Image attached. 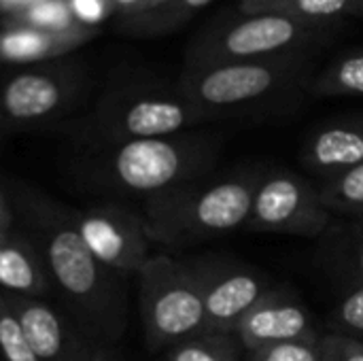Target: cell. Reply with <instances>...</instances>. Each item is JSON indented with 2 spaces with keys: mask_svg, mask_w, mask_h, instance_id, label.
Wrapping results in <instances>:
<instances>
[{
  "mask_svg": "<svg viewBox=\"0 0 363 361\" xmlns=\"http://www.w3.org/2000/svg\"><path fill=\"white\" fill-rule=\"evenodd\" d=\"M236 338L247 353L287 340L315 336L311 313L287 291L272 289L236 328Z\"/></svg>",
  "mask_w": 363,
  "mask_h": 361,
  "instance_id": "13",
  "label": "cell"
},
{
  "mask_svg": "<svg viewBox=\"0 0 363 361\" xmlns=\"http://www.w3.org/2000/svg\"><path fill=\"white\" fill-rule=\"evenodd\" d=\"M223 147L217 132H181L94 149L74 166V177L94 191L140 196L143 200L204 179Z\"/></svg>",
  "mask_w": 363,
  "mask_h": 361,
  "instance_id": "3",
  "label": "cell"
},
{
  "mask_svg": "<svg viewBox=\"0 0 363 361\" xmlns=\"http://www.w3.org/2000/svg\"><path fill=\"white\" fill-rule=\"evenodd\" d=\"M0 228H2V230H15V228H17L15 211H13V206H11L9 196L2 191V187H0Z\"/></svg>",
  "mask_w": 363,
  "mask_h": 361,
  "instance_id": "29",
  "label": "cell"
},
{
  "mask_svg": "<svg viewBox=\"0 0 363 361\" xmlns=\"http://www.w3.org/2000/svg\"><path fill=\"white\" fill-rule=\"evenodd\" d=\"M362 17H363V11H362Z\"/></svg>",
  "mask_w": 363,
  "mask_h": 361,
  "instance_id": "37",
  "label": "cell"
},
{
  "mask_svg": "<svg viewBox=\"0 0 363 361\" xmlns=\"http://www.w3.org/2000/svg\"><path fill=\"white\" fill-rule=\"evenodd\" d=\"M9 200L17 228L34 243L45 262L64 311L96 345L113 347L128 326L125 277L91 255L66 204L26 185L13 187Z\"/></svg>",
  "mask_w": 363,
  "mask_h": 361,
  "instance_id": "1",
  "label": "cell"
},
{
  "mask_svg": "<svg viewBox=\"0 0 363 361\" xmlns=\"http://www.w3.org/2000/svg\"><path fill=\"white\" fill-rule=\"evenodd\" d=\"M4 232H9V230H2V228H0V236H2V234H4Z\"/></svg>",
  "mask_w": 363,
  "mask_h": 361,
  "instance_id": "36",
  "label": "cell"
},
{
  "mask_svg": "<svg viewBox=\"0 0 363 361\" xmlns=\"http://www.w3.org/2000/svg\"><path fill=\"white\" fill-rule=\"evenodd\" d=\"M315 53L187 66L177 87L211 121L272 117L294 111L311 89ZM311 96V94H308Z\"/></svg>",
  "mask_w": 363,
  "mask_h": 361,
  "instance_id": "2",
  "label": "cell"
},
{
  "mask_svg": "<svg viewBox=\"0 0 363 361\" xmlns=\"http://www.w3.org/2000/svg\"><path fill=\"white\" fill-rule=\"evenodd\" d=\"M321 361H363V343L347 334L321 338Z\"/></svg>",
  "mask_w": 363,
  "mask_h": 361,
  "instance_id": "27",
  "label": "cell"
},
{
  "mask_svg": "<svg viewBox=\"0 0 363 361\" xmlns=\"http://www.w3.org/2000/svg\"><path fill=\"white\" fill-rule=\"evenodd\" d=\"M68 9L77 26L94 30H98L100 23H104L117 11L113 0H68Z\"/></svg>",
  "mask_w": 363,
  "mask_h": 361,
  "instance_id": "26",
  "label": "cell"
},
{
  "mask_svg": "<svg viewBox=\"0 0 363 361\" xmlns=\"http://www.w3.org/2000/svg\"><path fill=\"white\" fill-rule=\"evenodd\" d=\"M145 343L166 351L206 332L204 304L187 262L157 253L136 274Z\"/></svg>",
  "mask_w": 363,
  "mask_h": 361,
  "instance_id": "7",
  "label": "cell"
},
{
  "mask_svg": "<svg viewBox=\"0 0 363 361\" xmlns=\"http://www.w3.org/2000/svg\"><path fill=\"white\" fill-rule=\"evenodd\" d=\"M0 360L38 361L19 317L13 313L2 291H0Z\"/></svg>",
  "mask_w": 363,
  "mask_h": 361,
  "instance_id": "21",
  "label": "cell"
},
{
  "mask_svg": "<svg viewBox=\"0 0 363 361\" xmlns=\"http://www.w3.org/2000/svg\"><path fill=\"white\" fill-rule=\"evenodd\" d=\"M347 257H349L347 262H349V270L353 274L355 285H363V234L355 240V245L351 247Z\"/></svg>",
  "mask_w": 363,
  "mask_h": 361,
  "instance_id": "28",
  "label": "cell"
},
{
  "mask_svg": "<svg viewBox=\"0 0 363 361\" xmlns=\"http://www.w3.org/2000/svg\"><path fill=\"white\" fill-rule=\"evenodd\" d=\"M251 361H321V338L306 336L298 340L277 343L249 353Z\"/></svg>",
  "mask_w": 363,
  "mask_h": 361,
  "instance_id": "23",
  "label": "cell"
},
{
  "mask_svg": "<svg viewBox=\"0 0 363 361\" xmlns=\"http://www.w3.org/2000/svg\"><path fill=\"white\" fill-rule=\"evenodd\" d=\"M96 36L94 28L74 26L72 30L51 32L23 23H11L0 30V64H36L60 57L85 45Z\"/></svg>",
  "mask_w": 363,
  "mask_h": 361,
  "instance_id": "16",
  "label": "cell"
},
{
  "mask_svg": "<svg viewBox=\"0 0 363 361\" xmlns=\"http://www.w3.org/2000/svg\"><path fill=\"white\" fill-rule=\"evenodd\" d=\"M330 221L332 213L321 202L317 187L296 172L274 170L262 172L245 230L317 238Z\"/></svg>",
  "mask_w": 363,
  "mask_h": 361,
  "instance_id": "8",
  "label": "cell"
},
{
  "mask_svg": "<svg viewBox=\"0 0 363 361\" xmlns=\"http://www.w3.org/2000/svg\"><path fill=\"white\" fill-rule=\"evenodd\" d=\"M334 323L340 330V334L345 332H363V285H355L345 300L336 306L334 313Z\"/></svg>",
  "mask_w": 363,
  "mask_h": 361,
  "instance_id": "25",
  "label": "cell"
},
{
  "mask_svg": "<svg viewBox=\"0 0 363 361\" xmlns=\"http://www.w3.org/2000/svg\"><path fill=\"white\" fill-rule=\"evenodd\" d=\"M36 2H40V0H0V13H6V15L15 17V15H19L21 11L30 9Z\"/></svg>",
  "mask_w": 363,
  "mask_h": 361,
  "instance_id": "31",
  "label": "cell"
},
{
  "mask_svg": "<svg viewBox=\"0 0 363 361\" xmlns=\"http://www.w3.org/2000/svg\"><path fill=\"white\" fill-rule=\"evenodd\" d=\"M319 198L330 213L363 215V164L349 168L319 187Z\"/></svg>",
  "mask_w": 363,
  "mask_h": 361,
  "instance_id": "19",
  "label": "cell"
},
{
  "mask_svg": "<svg viewBox=\"0 0 363 361\" xmlns=\"http://www.w3.org/2000/svg\"><path fill=\"white\" fill-rule=\"evenodd\" d=\"M262 172L198 179L143 200V219L153 245L189 247L245 230Z\"/></svg>",
  "mask_w": 363,
  "mask_h": 361,
  "instance_id": "4",
  "label": "cell"
},
{
  "mask_svg": "<svg viewBox=\"0 0 363 361\" xmlns=\"http://www.w3.org/2000/svg\"><path fill=\"white\" fill-rule=\"evenodd\" d=\"M0 291L15 298H45L53 285L34 243L19 230L0 236Z\"/></svg>",
  "mask_w": 363,
  "mask_h": 361,
  "instance_id": "15",
  "label": "cell"
},
{
  "mask_svg": "<svg viewBox=\"0 0 363 361\" xmlns=\"http://www.w3.org/2000/svg\"><path fill=\"white\" fill-rule=\"evenodd\" d=\"M4 126V117H2V111H0V128Z\"/></svg>",
  "mask_w": 363,
  "mask_h": 361,
  "instance_id": "35",
  "label": "cell"
},
{
  "mask_svg": "<svg viewBox=\"0 0 363 361\" xmlns=\"http://www.w3.org/2000/svg\"><path fill=\"white\" fill-rule=\"evenodd\" d=\"M4 298L19 317L38 361H89L96 343L66 311L55 309L45 298Z\"/></svg>",
  "mask_w": 363,
  "mask_h": 361,
  "instance_id": "12",
  "label": "cell"
},
{
  "mask_svg": "<svg viewBox=\"0 0 363 361\" xmlns=\"http://www.w3.org/2000/svg\"><path fill=\"white\" fill-rule=\"evenodd\" d=\"M89 361H121L117 357V353L113 351V347L108 345H96L94 351H91V357Z\"/></svg>",
  "mask_w": 363,
  "mask_h": 361,
  "instance_id": "32",
  "label": "cell"
},
{
  "mask_svg": "<svg viewBox=\"0 0 363 361\" xmlns=\"http://www.w3.org/2000/svg\"><path fill=\"white\" fill-rule=\"evenodd\" d=\"M198 283L206 332L234 334L238 323L272 291L270 279L249 266L223 260L187 262Z\"/></svg>",
  "mask_w": 363,
  "mask_h": 361,
  "instance_id": "10",
  "label": "cell"
},
{
  "mask_svg": "<svg viewBox=\"0 0 363 361\" xmlns=\"http://www.w3.org/2000/svg\"><path fill=\"white\" fill-rule=\"evenodd\" d=\"M13 21L51 32H64L77 26L68 9V0H40L30 9L21 11L19 15H15Z\"/></svg>",
  "mask_w": 363,
  "mask_h": 361,
  "instance_id": "22",
  "label": "cell"
},
{
  "mask_svg": "<svg viewBox=\"0 0 363 361\" xmlns=\"http://www.w3.org/2000/svg\"><path fill=\"white\" fill-rule=\"evenodd\" d=\"M336 23L298 19L277 11L242 13L208 26L187 51V66L249 62L313 51Z\"/></svg>",
  "mask_w": 363,
  "mask_h": 361,
  "instance_id": "6",
  "label": "cell"
},
{
  "mask_svg": "<svg viewBox=\"0 0 363 361\" xmlns=\"http://www.w3.org/2000/svg\"><path fill=\"white\" fill-rule=\"evenodd\" d=\"M308 94L319 98L363 96V47L349 49L334 57L313 77Z\"/></svg>",
  "mask_w": 363,
  "mask_h": 361,
  "instance_id": "17",
  "label": "cell"
},
{
  "mask_svg": "<svg viewBox=\"0 0 363 361\" xmlns=\"http://www.w3.org/2000/svg\"><path fill=\"white\" fill-rule=\"evenodd\" d=\"M306 21L338 23L340 17L362 15L363 0H285L283 4L270 9Z\"/></svg>",
  "mask_w": 363,
  "mask_h": 361,
  "instance_id": "20",
  "label": "cell"
},
{
  "mask_svg": "<svg viewBox=\"0 0 363 361\" xmlns=\"http://www.w3.org/2000/svg\"><path fill=\"white\" fill-rule=\"evenodd\" d=\"M285 0H238V11L242 13H262V11H270L279 4H283Z\"/></svg>",
  "mask_w": 363,
  "mask_h": 361,
  "instance_id": "30",
  "label": "cell"
},
{
  "mask_svg": "<svg viewBox=\"0 0 363 361\" xmlns=\"http://www.w3.org/2000/svg\"><path fill=\"white\" fill-rule=\"evenodd\" d=\"M113 2H115V6H117V9H123V11L132 13V11L138 6V2H140V0H113Z\"/></svg>",
  "mask_w": 363,
  "mask_h": 361,
  "instance_id": "33",
  "label": "cell"
},
{
  "mask_svg": "<svg viewBox=\"0 0 363 361\" xmlns=\"http://www.w3.org/2000/svg\"><path fill=\"white\" fill-rule=\"evenodd\" d=\"M211 117L189 102L179 87H125L108 94L77 128V138L91 149L189 132Z\"/></svg>",
  "mask_w": 363,
  "mask_h": 361,
  "instance_id": "5",
  "label": "cell"
},
{
  "mask_svg": "<svg viewBox=\"0 0 363 361\" xmlns=\"http://www.w3.org/2000/svg\"><path fill=\"white\" fill-rule=\"evenodd\" d=\"M242 351L236 334L204 332L166 349L162 361H240Z\"/></svg>",
  "mask_w": 363,
  "mask_h": 361,
  "instance_id": "18",
  "label": "cell"
},
{
  "mask_svg": "<svg viewBox=\"0 0 363 361\" xmlns=\"http://www.w3.org/2000/svg\"><path fill=\"white\" fill-rule=\"evenodd\" d=\"M70 215L91 255L121 277L138 274L153 255L143 215L123 204H91L70 209Z\"/></svg>",
  "mask_w": 363,
  "mask_h": 361,
  "instance_id": "9",
  "label": "cell"
},
{
  "mask_svg": "<svg viewBox=\"0 0 363 361\" xmlns=\"http://www.w3.org/2000/svg\"><path fill=\"white\" fill-rule=\"evenodd\" d=\"M81 79L70 70H26L13 74L0 87L4 126L34 128L49 123L74 104Z\"/></svg>",
  "mask_w": 363,
  "mask_h": 361,
  "instance_id": "11",
  "label": "cell"
},
{
  "mask_svg": "<svg viewBox=\"0 0 363 361\" xmlns=\"http://www.w3.org/2000/svg\"><path fill=\"white\" fill-rule=\"evenodd\" d=\"M215 0H168L162 6L140 13L136 15L140 19V23L145 28H153V30H172L177 26H181L183 21H187L191 15H196L198 11H202L204 6H208Z\"/></svg>",
  "mask_w": 363,
  "mask_h": 361,
  "instance_id": "24",
  "label": "cell"
},
{
  "mask_svg": "<svg viewBox=\"0 0 363 361\" xmlns=\"http://www.w3.org/2000/svg\"><path fill=\"white\" fill-rule=\"evenodd\" d=\"M357 223H359V230H363V215L362 217H357Z\"/></svg>",
  "mask_w": 363,
  "mask_h": 361,
  "instance_id": "34",
  "label": "cell"
},
{
  "mask_svg": "<svg viewBox=\"0 0 363 361\" xmlns=\"http://www.w3.org/2000/svg\"><path fill=\"white\" fill-rule=\"evenodd\" d=\"M302 162L325 181L363 164V115L315 128L304 143Z\"/></svg>",
  "mask_w": 363,
  "mask_h": 361,
  "instance_id": "14",
  "label": "cell"
}]
</instances>
